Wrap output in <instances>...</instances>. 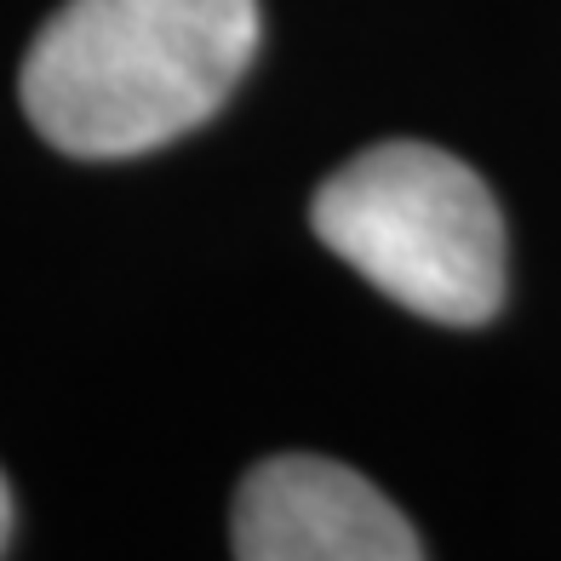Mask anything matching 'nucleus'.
<instances>
[{
	"mask_svg": "<svg viewBox=\"0 0 561 561\" xmlns=\"http://www.w3.org/2000/svg\"><path fill=\"white\" fill-rule=\"evenodd\" d=\"M259 35V0H69L23 58V115L75 161L149 156L229 104Z\"/></svg>",
	"mask_w": 561,
	"mask_h": 561,
	"instance_id": "f257e3e1",
	"label": "nucleus"
},
{
	"mask_svg": "<svg viewBox=\"0 0 561 561\" xmlns=\"http://www.w3.org/2000/svg\"><path fill=\"white\" fill-rule=\"evenodd\" d=\"M321 247L401 310L481 327L504 304V218L481 178L436 144H373L310 201Z\"/></svg>",
	"mask_w": 561,
	"mask_h": 561,
	"instance_id": "f03ea898",
	"label": "nucleus"
},
{
	"mask_svg": "<svg viewBox=\"0 0 561 561\" xmlns=\"http://www.w3.org/2000/svg\"><path fill=\"white\" fill-rule=\"evenodd\" d=\"M229 550L241 561H419L424 539L350 465L275 453L241 481Z\"/></svg>",
	"mask_w": 561,
	"mask_h": 561,
	"instance_id": "7ed1b4c3",
	"label": "nucleus"
},
{
	"mask_svg": "<svg viewBox=\"0 0 561 561\" xmlns=\"http://www.w3.org/2000/svg\"><path fill=\"white\" fill-rule=\"evenodd\" d=\"M7 539H12V488L0 476V550H7Z\"/></svg>",
	"mask_w": 561,
	"mask_h": 561,
	"instance_id": "20e7f679",
	"label": "nucleus"
}]
</instances>
